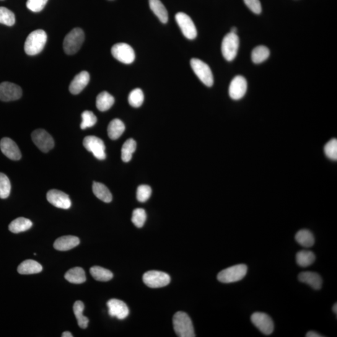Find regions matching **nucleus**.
Segmentation results:
<instances>
[{"mask_svg": "<svg viewBox=\"0 0 337 337\" xmlns=\"http://www.w3.org/2000/svg\"><path fill=\"white\" fill-rule=\"evenodd\" d=\"M47 41V35L43 30L34 31L28 36L25 43V53L30 56L41 53Z\"/></svg>", "mask_w": 337, "mask_h": 337, "instance_id": "1", "label": "nucleus"}, {"mask_svg": "<svg viewBox=\"0 0 337 337\" xmlns=\"http://www.w3.org/2000/svg\"><path fill=\"white\" fill-rule=\"evenodd\" d=\"M173 326L176 335L178 336H196L193 322L185 312H178L175 313L173 317Z\"/></svg>", "mask_w": 337, "mask_h": 337, "instance_id": "2", "label": "nucleus"}, {"mask_svg": "<svg viewBox=\"0 0 337 337\" xmlns=\"http://www.w3.org/2000/svg\"><path fill=\"white\" fill-rule=\"evenodd\" d=\"M85 41V33L81 28L72 30L64 38L63 49L69 55L76 53L81 48Z\"/></svg>", "mask_w": 337, "mask_h": 337, "instance_id": "3", "label": "nucleus"}, {"mask_svg": "<svg viewBox=\"0 0 337 337\" xmlns=\"http://www.w3.org/2000/svg\"><path fill=\"white\" fill-rule=\"evenodd\" d=\"M247 272V266L245 264H237L220 272L217 275V279L222 283H233L244 278Z\"/></svg>", "mask_w": 337, "mask_h": 337, "instance_id": "4", "label": "nucleus"}, {"mask_svg": "<svg viewBox=\"0 0 337 337\" xmlns=\"http://www.w3.org/2000/svg\"><path fill=\"white\" fill-rule=\"evenodd\" d=\"M239 47V38L236 33H229L224 36L222 43V53L228 61H232L237 56Z\"/></svg>", "mask_w": 337, "mask_h": 337, "instance_id": "5", "label": "nucleus"}, {"mask_svg": "<svg viewBox=\"0 0 337 337\" xmlns=\"http://www.w3.org/2000/svg\"><path fill=\"white\" fill-rule=\"evenodd\" d=\"M190 63L192 69L198 78L207 87H212L214 84V77L210 67L198 58L192 59Z\"/></svg>", "mask_w": 337, "mask_h": 337, "instance_id": "6", "label": "nucleus"}, {"mask_svg": "<svg viewBox=\"0 0 337 337\" xmlns=\"http://www.w3.org/2000/svg\"><path fill=\"white\" fill-rule=\"evenodd\" d=\"M143 282L147 287L157 289L167 286L171 282V277L165 272L151 271L143 275Z\"/></svg>", "mask_w": 337, "mask_h": 337, "instance_id": "7", "label": "nucleus"}, {"mask_svg": "<svg viewBox=\"0 0 337 337\" xmlns=\"http://www.w3.org/2000/svg\"><path fill=\"white\" fill-rule=\"evenodd\" d=\"M111 54L114 58L124 64H131L135 60L133 48L125 43H119L114 45L111 48Z\"/></svg>", "mask_w": 337, "mask_h": 337, "instance_id": "8", "label": "nucleus"}, {"mask_svg": "<svg viewBox=\"0 0 337 337\" xmlns=\"http://www.w3.org/2000/svg\"><path fill=\"white\" fill-rule=\"evenodd\" d=\"M176 22L181 28L185 37L189 40H194L197 36V30L195 25L190 17L183 12L178 13L175 16Z\"/></svg>", "mask_w": 337, "mask_h": 337, "instance_id": "9", "label": "nucleus"}, {"mask_svg": "<svg viewBox=\"0 0 337 337\" xmlns=\"http://www.w3.org/2000/svg\"><path fill=\"white\" fill-rule=\"evenodd\" d=\"M83 145L87 151L93 153L95 157L99 160L106 159L105 145L99 137L90 136L83 140Z\"/></svg>", "mask_w": 337, "mask_h": 337, "instance_id": "10", "label": "nucleus"}, {"mask_svg": "<svg viewBox=\"0 0 337 337\" xmlns=\"http://www.w3.org/2000/svg\"><path fill=\"white\" fill-rule=\"evenodd\" d=\"M251 321L264 335H271L274 330V323L270 316L263 312L254 313Z\"/></svg>", "mask_w": 337, "mask_h": 337, "instance_id": "11", "label": "nucleus"}, {"mask_svg": "<svg viewBox=\"0 0 337 337\" xmlns=\"http://www.w3.org/2000/svg\"><path fill=\"white\" fill-rule=\"evenodd\" d=\"M32 137L36 146L44 152H48L53 148L54 142L53 137L44 129H36L33 132Z\"/></svg>", "mask_w": 337, "mask_h": 337, "instance_id": "12", "label": "nucleus"}, {"mask_svg": "<svg viewBox=\"0 0 337 337\" xmlns=\"http://www.w3.org/2000/svg\"><path fill=\"white\" fill-rule=\"evenodd\" d=\"M22 96V90L19 86L10 82L0 83V100L12 101L19 100Z\"/></svg>", "mask_w": 337, "mask_h": 337, "instance_id": "13", "label": "nucleus"}, {"mask_svg": "<svg viewBox=\"0 0 337 337\" xmlns=\"http://www.w3.org/2000/svg\"><path fill=\"white\" fill-rule=\"evenodd\" d=\"M46 198L50 204L58 208L68 209L71 206V201L68 195L61 191L52 189L48 191Z\"/></svg>", "mask_w": 337, "mask_h": 337, "instance_id": "14", "label": "nucleus"}, {"mask_svg": "<svg viewBox=\"0 0 337 337\" xmlns=\"http://www.w3.org/2000/svg\"><path fill=\"white\" fill-rule=\"evenodd\" d=\"M247 89V82L245 77L242 76H235L229 86V96L232 100H240L244 97Z\"/></svg>", "mask_w": 337, "mask_h": 337, "instance_id": "15", "label": "nucleus"}, {"mask_svg": "<svg viewBox=\"0 0 337 337\" xmlns=\"http://www.w3.org/2000/svg\"><path fill=\"white\" fill-rule=\"evenodd\" d=\"M109 314L112 317H116L119 320H124L128 317L129 310L128 306L123 301L118 299H111L107 303Z\"/></svg>", "mask_w": 337, "mask_h": 337, "instance_id": "16", "label": "nucleus"}, {"mask_svg": "<svg viewBox=\"0 0 337 337\" xmlns=\"http://www.w3.org/2000/svg\"><path fill=\"white\" fill-rule=\"evenodd\" d=\"M0 149L5 155L10 159L18 160L22 157L19 147L15 142L9 137H4L0 141Z\"/></svg>", "mask_w": 337, "mask_h": 337, "instance_id": "17", "label": "nucleus"}, {"mask_svg": "<svg viewBox=\"0 0 337 337\" xmlns=\"http://www.w3.org/2000/svg\"><path fill=\"white\" fill-rule=\"evenodd\" d=\"M90 76L89 72L81 71L74 77L69 85V92L72 95H78L89 83Z\"/></svg>", "mask_w": 337, "mask_h": 337, "instance_id": "18", "label": "nucleus"}, {"mask_svg": "<svg viewBox=\"0 0 337 337\" xmlns=\"http://www.w3.org/2000/svg\"><path fill=\"white\" fill-rule=\"evenodd\" d=\"M79 243V238L75 236H63L56 240L54 243V247L59 251H67L76 247Z\"/></svg>", "mask_w": 337, "mask_h": 337, "instance_id": "19", "label": "nucleus"}, {"mask_svg": "<svg viewBox=\"0 0 337 337\" xmlns=\"http://www.w3.org/2000/svg\"><path fill=\"white\" fill-rule=\"evenodd\" d=\"M299 280L315 290H320L322 286V279L320 275L313 272H303L299 275Z\"/></svg>", "mask_w": 337, "mask_h": 337, "instance_id": "20", "label": "nucleus"}, {"mask_svg": "<svg viewBox=\"0 0 337 337\" xmlns=\"http://www.w3.org/2000/svg\"><path fill=\"white\" fill-rule=\"evenodd\" d=\"M18 273L22 275H30L40 273L43 270V267L38 262L31 260H26L18 268Z\"/></svg>", "mask_w": 337, "mask_h": 337, "instance_id": "21", "label": "nucleus"}, {"mask_svg": "<svg viewBox=\"0 0 337 337\" xmlns=\"http://www.w3.org/2000/svg\"><path fill=\"white\" fill-rule=\"evenodd\" d=\"M67 281L74 284H81L87 281L85 272L81 268H74L69 270L64 276Z\"/></svg>", "mask_w": 337, "mask_h": 337, "instance_id": "22", "label": "nucleus"}, {"mask_svg": "<svg viewBox=\"0 0 337 337\" xmlns=\"http://www.w3.org/2000/svg\"><path fill=\"white\" fill-rule=\"evenodd\" d=\"M150 9L162 23L168 22V13L160 0H149Z\"/></svg>", "mask_w": 337, "mask_h": 337, "instance_id": "23", "label": "nucleus"}, {"mask_svg": "<svg viewBox=\"0 0 337 337\" xmlns=\"http://www.w3.org/2000/svg\"><path fill=\"white\" fill-rule=\"evenodd\" d=\"M33 223L30 219L19 217L10 223L9 230L14 234L27 231L32 227Z\"/></svg>", "mask_w": 337, "mask_h": 337, "instance_id": "24", "label": "nucleus"}, {"mask_svg": "<svg viewBox=\"0 0 337 337\" xmlns=\"http://www.w3.org/2000/svg\"><path fill=\"white\" fill-rule=\"evenodd\" d=\"M124 131H125V126L120 119H113L109 124L108 133L109 137L111 139H118L123 134Z\"/></svg>", "mask_w": 337, "mask_h": 337, "instance_id": "25", "label": "nucleus"}, {"mask_svg": "<svg viewBox=\"0 0 337 337\" xmlns=\"http://www.w3.org/2000/svg\"><path fill=\"white\" fill-rule=\"evenodd\" d=\"M93 191L98 199L106 203H110L112 201V194L107 187L102 183L94 182L93 185Z\"/></svg>", "mask_w": 337, "mask_h": 337, "instance_id": "26", "label": "nucleus"}, {"mask_svg": "<svg viewBox=\"0 0 337 337\" xmlns=\"http://www.w3.org/2000/svg\"><path fill=\"white\" fill-rule=\"evenodd\" d=\"M115 103V98L110 93L103 92L97 98V107L100 111H106L112 107Z\"/></svg>", "mask_w": 337, "mask_h": 337, "instance_id": "27", "label": "nucleus"}, {"mask_svg": "<svg viewBox=\"0 0 337 337\" xmlns=\"http://www.w3.org/2000/svg\"><path fill=\"white\" fill-rule=\"evenodd\" d=\"M295 240L302 247L309 248L315 243V238L312 232L307 229L299 230L295 235Z\"/></svg>", "mask_w": 337, "mask_h": 337, "instance_id": "28", "label": "nucleus"}, {"mask_svg": "<svg viewBox=\"0 0 337 337\" xmlns=\"http://www.w3.org/2000/svg\"><path fill=\"white\" fill-rule=\"evenodd\" d=\"M85 309L84 303L81 301H76L74 303L73 306V311L76 317L77 323L80 328H87L88 327V323H89V319L83 315V311Z\"/></svg>", "mask_w": 337, "mask_h": 337, "instance_id": "29", "label": "nucleus"}, {"mask_svg": "<svg viewBox=\"0 0 337 337\" xmlns=\"http://www.w3.org/2000/svg\"><path fill=\"white\" fill-rule=\"evenodd\" d=\"M90 274L98 281L107 282L113 279L112 272L99 266H94L90 269Z\"/></svg>", "mask_w": 337, "mask_h": 337, "instance_id": "30", "label": "nucleus"}, {"mask_svg": "<svg viewBox=\"0 0 337 337\" xmlns=\"http://www.w3.org/2000/svg\"><path fill=\"white\" fill-rule=\"evenodd\" d=\"M315 261V256L312 251L303 250L297 254V263L298 265L302 268H307L312 265Z\"/></svg>", "mask_w": 337, "mask_h": 337, "instance_id": "31", "label": "nucleus"}, {"mask_svg": "<svg viewBox=\"0 0 337 337\" xmlns=\"http://www.w3.org/2000/svg\"><path fill=\"white\" fill-rule=\"evenodd\" d=\"M136 146V142L133 139H129L124 142L121 149V159L124 162L130 161Z\"/></svg>", "mask_w": 337, "mask_h": 337, "instance_id": "32", "label": "nucleus"}, {"mask_svg": "<svg viewBox=\"0 0 337 337\" xmlns=\"http://www.w3.org/2000/svg\"><path fill=\"white\" fill-rule=\"evenodd\" d=\"M269 55L270 51L266 46H259L254 49L251 57L254 63L259 64L265 61Z\"/></svg>", "mask_w": 337, "mask_h": 337, "instance_id": "33", "label": "nucleus"}, {"mask_svg": "<svg viewBox=\"0 0 337 337\" xmlns=\"http://www.w3.org/2000/svg\"><path fill=\"white\" fill-rule=\"evenodd\" d=\"M144 100L143 92L139 88H136L129 93L128 97L129 103L134 108H139L143 103Z\"/></svg>", "mask_w": 337, "mask_h": 337, "instance_id": "34", "label": "nucleus"}, {"mask_svg": "<svg viewBox=\"0 0 337 337\" xmlns=\"http://www.w3.org/2000/svg\"><path fill=\"white\" fill-rule=\"evenodd\" d=\"M0 23L12 27L15 23V16L14 13L7 8L0 7Z\"/></svg>", "mask_w": 337, "mask_h": 337, "instance_id": "35", "label": "nucleus"}, {"mask_svg": "<svg viewBox=\"0 0 337 337\" xmlns=\"http://www.w3.org/2000/svg\"><path fill=\"white\" fill-rule=\"evenodd\" d=\"M11 192V183L5 174L0 173V198H9Z\"/></svg>", "mask_w": 337, "mask_h": 337, "instance_id": "36", "label": "nucleus"}, {"mask_svg": "<svg viewBox=\"0 0 337 337\" xmlns=\"http://www.w3.org/2000/svg\"><path fill=\"white\" fill-rule=\"evenodd\" d=\"M82 123L81 124V128L85 129L92 128L97 123V118L95 114L90 111H85L81 115Z\"/></svg>", "mask_w": 337, "mask_h": 337, "instance_id": "37", "label": "nucleus"}, {"mask_svg": "<svg viewBox=\"0 0 337 337\" xmlns=\"http://www.w3.org/2000/svg\"><path fill=\"white\" fill-rule=\"evenodd\" d=\"M147 219L146 212L145 210L141 208H137L134 210L133 216H132V222L138 228L143 227L145 222Z\"/></svg>", "mask_w": 337, "mask_h": 337, "instance_id": "38", "label": "nucleus"}, {"mask_svg": "<svg viewBox=\"0 0 337 337\" xmlns=\"http://www.w3.org/2000/svg\"><path fill=\"white\" fill-rule=\"evenodd\" d=\"M326 156L333 160H337V140L332 139L326 144L324 147Z\"/></svg>", "mask_w": 337, "mask_h": 337, "instance_id": "39", "label": "nucleus"}, {"mask_svg": "<svg viewBox=\"0 0 337 337\" xmlns=\"http://www.w3.org/2000/svg\"><path fill=\"white\" fill-rule=\"evenodd\" d=\"M152 189L147 185H141L137 189L136 197L138 201L144 202L148 200L151 196Z\"/></svg>", "mask_w": 337, "mask_h": 337, "instance_id": "40", "label": "nucleus"}, {"mask_svg": "<svg viewBox=\"0 0 337 337\" xmlns=\"http://www.w3.org/2000/svg\"><path fill=\"white\" fill-rule=\"evenodd\" d=\"M48 0H27V7L33 12L42 11Z\"/></svg>", "mask_w": 337, "mask_h": 337, "instance_id": "41", "label": "nucleus"}, {"mask_svg": "<svg viewBox=\"0 0 337 337\" xmlns=\"http://www.w3.org/2000/svg\"><path fill=\"white\" fill-rule=\"evenodd\" d=\"M245 4L254 14H260L262 12V7L259 0H243Z\"/></svg>", "mask_w": 337, "mask_h": 337, "instance_id": "42", "label": "nucleus"}, {"mask_svg": "<svg viewBox=\"0 0 337 337\" xmlns=\"http://www.w3.org/2000/svg\"><path fill=\"white\" fill-rule=\"evenodd\" d=\"M306 336H307V337H321V336H323L320 335L319 333H317V332H315V331H309L307 333V335H306Z\"/></svg>", "mask_w": 337, "mask_h": 337, "instance_id": "43", "label": "nucleus"}, {"mask_svg": "<svg viewBox=\"0 0 337 337\" xmlns=\"http://www.w3.org/2000/svg\"><path fill=\"white\" fill-rule=\"evenodd\" d=\"M62 337H73V335H72L71 333H70L69 331H64V333H62Z\"/></svg>", "mask_w": 337, "mask_h": 337, "instance_id": "44", "label": "nucleus"}, {"mask_svg": "<svg viewBox=\"0 0 337 337\" xmlns=\"http://www.w3.org/2000/svg\"><path fill=\"white\" fill-rule=\"evenodd\" d=\"M333 312L335 313V314H336V313H337V304H336V303H335V304H334V305H333Z\"/></svg>", "mask_w": 337, "mask_h": 337, "instance_id": "45", "label": "nucleus"}, {"mask_svg": "<svg viewBox=\"0 0 337 337\" xmlns=\"http://www.w3.org/2000/svg\"><path fill=\"white\" fill-rule=\"evenodd\" d=\"M233 33H237V28L235 27H233L231 29V32H230Z\"/></svg>", "mask_w": 337, "mask_h": 337, "instance_id": "46", "label": "nucleus"}]
</instances>
